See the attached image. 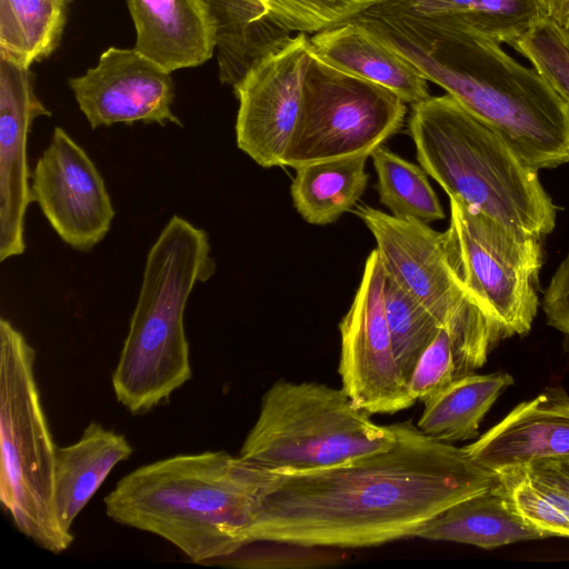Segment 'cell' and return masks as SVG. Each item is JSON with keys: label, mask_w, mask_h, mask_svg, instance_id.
I'll return each instance as SVG.
<instances>
[{"label": "cell", "mask_w": 569, "mask_h": 569, "mask_svg": "<svg viewBox=\"0 0 569 569\" xmlns=\"http://www.w3.org/2000/svg\"><path fill=\"white\" fill-rule=\"evenodd\" d=\"M383 302L393 351L410 382L419 359L437 336L441 322L386 271Z\"/></svg>", "instance_id": "26"}, {"label": "cell", "mask_w": 569, "mask_h": 569, "mask_svg": "<svg viewBox=\"0 0 569 569\" xmlns=\"http://www.w3.org/2000/svg\"><path fill=\"white\" fill-rule=\"evenodd\" d=\"M449 199L450 226L445 232L463 288L499 325L503 338L526 335L539 305L540 238Z\"/></svg>", "instance_id": "9"}, {"label": "cell", "mask_w": 569, "mask_h": 569, "mask_svg": "<svg viewBox=\"0 0 569 569\" xmlns=\"http://www.w3.org/2000/svg\"><path fill=\"white\" fill-rule=\"evenodd\" d=\"M345 390L319 382L276 381L239 456L271 471L331 468L391 448V425L373 422Z\"/></svg>", "instance_id": "7"}, {"label": "cell", "mask_w": 569, "mask_h": 569, "mask_svg": "<svg viewBox=\"0 0 569 569\" xmlns=\"http://www.w3.org/2000/svg\"><path fill=\"white\" fill-rule=\"evenodd\" d=\"M385 269L377 249L363 268L353 301L339 323L341 388L370 415H392L417 399L397 361L383 302Z\"/></svg>", "instance_id": "10"}, {"label": "cell", "mask_w": 569, "mask_h": 569, "mask_svg": "<svg viewBox=\"0 0 569 569\" xmlns=\"http://www.w3.org/2000/svg\"><path fill=\"white\" fill-rule=\"evenodd\" d=\"M310 56V37L298 32L260 58L233 86L239 101L237 146L263 168L282 167L299 117Z\"/></svg>", "instance_id": "11"}, {"label": "cell", "mask_w": 569, "mask_h": 569, "mask_svg": "<svg viewBox=\"0 0 569 569\" xmlns=\"http://www.w3.org/2000/svg\"><path fill=\"white\" fill-rule=\"evenodd\" d=\"M134 50L172 72L207 62L218 44V23L207 0H127Z\"/></svg>", "instance_id": "17"}, {"label": "cell", "mask_w": 569, "mask_h": 569, "mask_svg": "<svg viewBox=\"0 0 569 569\" xmlns=\"http://www.w3.org/2000/svg\"><path fill=\"white\" fill-rule=\"evenodd\" d=\"M542 308L548 325L569 338V251L550 279Z\"/></svg>", "instance_id": "30"}, {"label": "cell", "mask_w": 569, "mask_h": 569, "mask_svg": "<svg viewBox=\"0 0 569 569\" xmlns=\"http://www.w3.org/2000/svg\"><path fill=\"white\" fill-rule=\"evenodd\" d=\"M463 449L496 473L569 456V396L561 388H551L519 403Z\"/></svg>", "instance_id": "16"}, {"label": "cell", "mask_w": 569, "mask_h": 569, "mask_svg": "<svg viewBox=\"0 0 569 569\" xmlns=\"http://www.w3.org/2000/svg\"><path fill=\"white\" fill-rule=\"evenodd\" d=\"M70 0H0V57L30 69L58 47Z\"/></svg>", "instance_id": "24"}, {"label": "cell", "mask_w": 569, "mask_h": 569, "mask_svg": "<svg viewBox=\"0 0 569 569\" xmlns=\"http://www.w3.org/2000/svg\"><path fill=\"white\" fill-rule=\"evenodd\" d=\"M91 129L114 123H173L174 87L170 72L134 49L111 47L83 76L69 79Z\"/></svg>", "instance_id": "14"}, {"label": "cell", "mask_w": 569, "mask_h": 569, "mask_svg": "<svg viewBox=\"0 0 569 569\" xmlns=\"http://www.w3.org/2000/svg\"><path fill=\"white\" fill-rule=\"evenodd\" d=\"M380 202L391 214L426 223L442 220L443 209L419 166L380 146L371 154Z\"/></svg>", "instance_id": "25"}, {"label": "cell", "mask_w": 569, "mask_h": 569, "mask_svg": "<svg viewBox=\"0 0 569 569\" xmlns=\"http://www.w3.org/2000/svg\"><path fill=\"white\" fill-rule=\"evenodd\" d=\"M406 114V102L395 92L330 66L311 50L282 167L369 157L401 129Z\"/></svg>", "instance_id": "8"}, {"label": "cell", "mask_w": 569, "mask_h": 569, "mask_svg": "<svg viewBox=\"0 0 569 569\" xmlns=\"http://www.w3.org/2000/svg\"><path fill=\"white\" fill-rule=\"evenodd\" d=\"M415 537L493 549L548 536L518 513L498 483L447 508Z\"/></svg>", "instance_id": "21"}, {"label": "cell", "mask_w": 569, "mask_h": 569, "mask_svg": "<svg viewBox=\"0 0 569 569\" xmlns=\"http://www.w3.org/2000/svg\"><path fill=\"white\" fill-rule=\"evenodd\" d=\"M522 468L531 477L569 492V456L540 459Z\"/></svg>", "instance_id": "31"}, {"label": "cell", "mask_w": 569, "mask_h": 569, "mask_svg": "<svg viewBox=\"0 0 569 569\" xmlns=\"http://www.w3.org/2000/svg\"><path fill=\"white\" fill-rule=\"evenodd\" d=\"M502 338L499 325L468 295L419 359L409 382L411 393L423 401L476 372Z\"/></svg>", "instance_id": "18"}, {"label": "cell", "mask_w": 569, "mask_h": 569, "mask_svg": "<svg viewBox=\"0 0 569 569\" xmlns=\"http://www.w3.org/2000/svg\"><path fill=\"white\" fill-rule=\"evenodd\" d=\"M389 0H264L273 20L291 32L316 33Z\"/></svg>", "instance_id": "29"}, {"label": "cell", "mask_w": 569, "mask_h": 569, "mask_svg": "<svg viewBox=\"0 0 569 569\" xmlns=\"http://www.w3.org/2000/svg\"><path fill=\"white\" fill-rule=\"evenodd\" d=\"M549 16L561 27L569 30V0H546Z\"/></svg>", "instance_id": "32"}, {"label": "cell", "mask_w": 569, "mask_h": 569, "mask_svg": "<svg viewBox=\"0 0 569 569\" xmlns=\"http://www.w3.org/2000/svg\"><path fill=\"white\" fill-rule=\"evenodd\" d=\"M31 199L59 238L88 252L108 234L114 209L94 162L64 129L56 127L31 173Z\"/></svg>", "instance_id": "12"}, {"label": "cell", "mask_w": 569, "mask_h": 569, "mask_svg": "<svg viewBox=\"0 0 569 569\" xmlns=\"http://www.w3.org/2000/svg\"><path fill=\"white\" fill-rule=\"evenodd\" d=\"M408 129L420 167L449 198L537 238L553 230L556 207L538 170L451 96L412 104Z\"/></svg>", "instance_id": "5"}, {"label": "cell", "mask_w": 569, "mask_h": 569, "mask_svg": "<svg viewBox=\"0 0 569 569\" xmlns=\"http://www.w3.org/2000/svg\"><path fill=\"white\" fill-rule=\"evenodd\" d=\"M512 48L527 58L569 104V30L548 17Z\"/></svg>", "instance_id": "28"}, {"label": "cell", "mask_w": 569, "mask_h": 569, "mask_svg": "<svg viewBox=\"0 0 569 569\" xmlns=\"http://www.w3.org/2000/svg\"><path fill=\"white\" fill-rule=\"evenodd\" d=\"M499 475V487L518 513L547 536L569 538V492L531 477L522 468Z\"/></svg>", "instance_id": "27"}, {"label": "cell", "mask_w": 569, "mask_h": 569, "mask_svg": "<svg viewBox=\"0 0 569 569\" xmlns=\"http://www.w3.org/2000/svg\"><path fill=\"white\" fill-rule=\"evenodd\" d=\"M312 52L330 66L378 83L416 104L430 97L427 79L356 18L313 33Z\"/></svg>", "instance_id": "19"}, {"label": "cell", "mask_w": 569, "mask_h": 569, "mask_svg": "<svg viewBox=\"0 0 569 569\" xmlns=\"http://www.w3.org/2000/svg\"><path fill=\"white\" fill-rule=\"evenodd\" d=\"M397 442L347 463L271 471L259 496L250 542L311 548L380 546L416 532L452 505L496 487L499 475L463 448L391 425Z\"/></svg>", "instance_id": "1"}, {"label": "cell", "mask_w": 569, "mask_h": 569, "mask_svg": "<svg viewBox=\"0 0 569 569\" xmlns=\"http://www.w3.org/2000/svg\"><path fill=\"white\" fill-rule=\"evenodd\" d=\"M511 385L513 378L505 372L463 376L422 401L425 409L417 427L448 443L476 438L486 413Z\"/></svg>", "instance_id": "22"}, {"label": "cell", "mask_w": 569, "mask_h": 569, "mask_svg": "<svg viewBox=\"0 0 569 569\" xmlns=\"http://www.w3.org/2000/svg\"><path fill=\"white\" fill-rule=\"evenodd\" d=\"M29 69L0 57V261L26 250L24 219L32 202L27 157L33 120L51 112L33 90Z\"/></svg>", "instance_id": "15"}, {"label": "cell", "mask_w": 569, "mask_h": 569, "mask_svg": "<svg viewBox=\"0 0 569 569\" xmlns=\"http://www.w3.org/2000/svg\"><path fill=\"white\" fill-rule=\"evenodd\" d=\"M36 352L8 319H0V500L17 529L60 553L73 538L57 521L53 502L57 446L42 408Z\"/></svg>", "instance_id": "6"}, {"label": "cell", "mask_w": 569, "mask_h": 569, "mask_svg": "<svg viewBox=\"0 0 569 569\" xmlns=\"http://www.w3.org/2000/svg\"><path fill=\"white\" fill-rule=\"evenodd\" d=\"M367 159L368 156L350 157L298 167L290 191L302 219L325 226L351 210L369 180Z\"/></svg>", "instance_id": "23"}, {"label": "cell", "mask_w": 569, "mask_h": 569, "mask_svg": "<svg viewBox=\"0 0 569 569\" xmlns=\"http://www.w3.org/2000/svg\"><path fill=\"white\" fill-rule=\"evenodd\" d=\"M356 19L500 134L529 167L569 162V104L501 43L456 17H419L387 1Z\"/></svg>", "instance_id": "2"}, {"label": "cell", "mask_w": 569, "mask_h": 569, "mask_svg": "<svg viewBox=\"0 0 569 569\" xmlns=\"http://www.w3.org/2000/svg\"><path fill=\"white\" fill-rule=\"evenodd\" d=\"M269 475L226 451L177 455L132 470L103 502L113 521L163 538L193 562L222 560L251 543Z\"/></svg>", "instance_id": "3"}, {"label": "cell", "mask_w": 569, "mask_h": 569, "mask_svg": "<svg viewBox=\"0 0 569 569\" xmlns=\"http://www.w3.org/2000/svg\"><path fill=\"white\" fill-rule=\"evenodd\" d=\"M133 453L127 438L91 421L73 443L57 448L53 502L61 531L71 528L112 469Z\"/></svg>", "instance_id": "20"}, {"label": "cell", "mask_w": 569, "mask_h": 569, "mask_svg": "<svg viewBox=\"0 0 569 569\" xmlns=\"http://www.w3.org/2000/svg\"><path fill=\"white\" fill-rule=\"evenodd\" d=\"M355 213L371 231L385 271L445 323L468 296L451 261L446 232L366 204Z\"/></svg>", "instance_id": "13"}, {"label": "cell", "mask_w": 569, "mask_h": 569, "mask_svg": "<svg viewBox=\"0 0 569 569\" xmlns=\"http://www.w3.org/2000/svg\"><path fill=\"white\" fill-rule=\"evenodd\" d=\"M208 233L173 216L150 248L128 335L112 373L114 396L143 415L190 380L183 315L198 282L216 271Z\"/></svg>", "instance_id": "4"}]
</instances>
